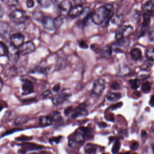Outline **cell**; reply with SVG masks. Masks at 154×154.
<instances>
[{
    "label": "cell",
    "instance_id": "obj_2",
    "mask_svg": "<svg viewBox=\"0 0 154 154\" xmlns=\"http://www.w3.org/2000/svg\"><path fill=\"white\" fill-rule=\"evenodd\" d=\"M10 17L11 21L17 24L25 23L29 19L26 12L20 9L14 10L11 13Z\"/></svg>",
    "mask_w": 154,
    "mask_h": 154
},
{
    "label": "cell",
    "instance_id": "obj_27",
    "mask_svg": "<svg viewBox=\"0 0 154 154\" xmlns=\"http://www.w3.org/2000/svg\"><path fill=\"white\" fill-rule=\"evenodd\" d=\"M128 82L130 84L131 89L132 90H137L139 87L140 82L139 79H132L129 80Z\"/></svg>",
    "mask_w": 154,
    "mask_h": 154
},
{
    "label": "cell",
    "instance_id": "obj_10",
    "mask_svg": "<svg viewBox=\"0 0 154 154\" xmlns=\"http://www.w3.org/2000/svg\"><path fill=\"white\" fill-rule=\"evenodd\" d=\"M84 9L82 5H75L72 7L71 9L68 11V16L72 18L80 17L83 13Z\"/></svg>",
    "mask_w": 154,
    "mask_h": 154
},
{
    "label": "cell",
    "instance_id": "obj_16",
    "mask_svg": "<svg viewBox=\"0 0 154 154\" xmlns=\"http://www.w3.org/2000/svg\"><path fill=\"white\" fill-rule=\"evenodd\" d=\"M53 119L50 116H42L39 118V124L42 127H47L52 124Z\"/></svg>",
    "mask_w": 154,
    "mask_h": 154
},
{
    "label": "cell",
    "instance_id": "obj_48",
    "mask_svg": "<svg viewBox=\"0 0 154 154\" xmlns=\"http://www.w3.org/2000/svg\"><path fill=\"white\" fill-rule=\"evenodd\" d=\"M121 105H122V103H118V104H116V107H114V106L113 105V106H112V107H110V109H111L112 110L115 109L119 108V107H121Z\"/></svg>",
    "mask_w": 154,
    "mask_h": 154
},
{
    "label": "cell",
    "instance_id": "obj_14",
    "mask_svg": "<svg viewBox=\"0 0 154 154\" xmlns=\"http://www.w3.org/2000/svg\"><path fill=\"white\" fill-rule=\"evenodd\" d=\"M144 13L152 17L154 14V4L151 0L146 2L143 6Z\"/></svg>",
    "mask_w": 154,
    "mask_h": 154
},
{
    "label": "cell",
    "instance_id": "obj_20",
    "mask_svg": "<svg viewBox=\"0 0 154 154\" xmlns=\"http://www.w3.org/2000/svg\"><path fill=\"white\" fill-rule=\"evenodd\" d=\"M72 7V2L69 0H63L59 5L60 9L64 12H68Z\"/></svg>",
    "mask_w": 154,
    "mask_h": 154
},
{
    "label": "cell",
    "instance_id": "obj_5",
    "mask_svg": "<svg viewBox=\"0 0 154 154\" xmlns=\"http://www.w3.org/2000/svg\"><path fill=\"white\" fill-rule=\"evenodd\" d=\"M85 141V137L82 132H75L72 138L69 140L70 147L75 148L77 146H82Z\"/></svg>",
    "mask_w": 154,
    "mask_h": 154
},
{
    "label": "cell",
    "instance_id": "obj_19",
    "mask_svg": "<svg viewBox=\"0 0 154 154\" xmlns=\"http://www.w3.org/2000/svg\"><path fill=\"white\" fill-rule=\"evenodd\" d=\"M66 17L63 15H60L54 19V25L56 29L61 27L66 20Z\"/></svg>",
    "mask_w": 154,
    "mask_h": 154
},
{
    "label": "cell",
    "instance_id": "obj_24",
    "mask_svg": "<svg viewBox=\"0 0 154 154\" xmlns=\"http://www.w3.org/2000/svg\"><path fill=\"white\" fill-rule=\"evenodd\" d=\"M88 10H87V8L85 9V12H86V14L85 16L82 19H81L80 21H79V25L81 26L84 27L86 25L87 22H88V20H89V18L91 17V13L89 11V8H88Z\"/></svg>",
    "mask_w": 154,
    "mask_h": 154
},
{
    "label": "cell",
    "instance_id": "obj_23",
    "mask_svg": "<svg viewBox=\"0 0 154 154\" xmlns=\"http://www.w3.org/2000/svg\"><path fill=\"white\" fill-rule=\"evenodd\" d=\"M97 145L89 143L85 147V152L86 154H95L97 151Z\"/></svg>",
    "mask_w": 154,
    "mask_h": 154
},
{
    "label": "cell",
    "instance_id": "obj_43",
    "mask_svg": "<svg viewBox=\"0 0 154 154\" xmlns=\"http://www.w3.org/2000/svg\"><path fill=\"white\" fill-rule=\"evenodd\" d=\"M72 110V107H69V108H66L64 111V114L67 116Z\"/></svg>",
    "mask_w": 154,
    "mask_h": 154
},
{
    "label": "cell",
    "instance_id": "obj_32",
    "mask_svg": "<svg viewBox=\"0 0 154 154\" xmlns=\"http://www.w3.org/2000/svg\"><path fill=\"white\" fill-rule=\"evenodd\" d=\"M41 7L44 8H48L50 7L52 4L51 0H38Z\"/></svg>",
    "mask_w": 154,
    "mask_h": 154
},
{
    "label": "cell",
    "instance_id": "obj_18",
    "mask_svg": "<svg viewBox=\"0 0 154 154\" xmlns=\"http://www.w3.org/2000/svg\"><path fill=\"white\" fill-rule=\"evenodd\" d=\"M130 55L132 59L135 61H138L142 58V53L139 48H133L131 51Z\"/></svg>",
    "mask_w": 154,
    "mask_h": 154
},
{
    "label": "cell",
    "instance_id": "obj_36",
    "mask_svg": "<svg viewBox=\"0 0 154 154\" xmlns=\"http://www.w3.org/2000/svg\"><path fill=\"white\" fill-rule=\"evenodd\" d=\"M42 96H43V98L45 99H51V98H53V94L51 91L47 90L43 93Z\"/></svg>",
    "mask_w": 154,
    "mask_h": 154
},
{
    "label": "cell",
    "instance_id": "obj_28",
    "mask_svg": "<svg viewBox=\"0 0 154 154\" xmlns=\"http://www.w3.org/2000/svg\"><path fill=\"white\" fill-rule=\"evenodd\" d=\"M151 84L149 82H145L141 87V91L144 93H149L151 91Z\"/></svg>",
    "mask_w": 154,
    "mask_h": 154
},
{
    "label": "cell",
    "instance_id": "obj_29",
    "mask_svg": "<svg viewBox=\"0 0 154 154\" xmlns=\"http://www.w3.org/2000/svg\"><path fill=\"white\" fill-rule=\"evenodd\" d=\"M2 2L7 6L16 7L18 5V0H1Z\"/></svg>",
    "mask_w": 154,
    "mask_h": 154
},
{
    "label": "cell",
    "instance_id": "obj_46",
    "mask_svg": "<svg viewBox=\"0 0 154 154\" xmlns=\"http://www.w3.org/2000/svg\"><path fill=\"white\" fill-rule=\"evenodd\" d=\"M60 89V86L59 85H54V87H53V90L54 92H57L59 91V90Z\"/></svg>",
    "mask_w": 154,
    "mask_h": 154
},
{
    "label": "cell",
    "instance_id": "obj_41",
    "mask_svg": "<svg viewBox=\"0 0 154 154\" xmlns=\"http://www.w3.org/2000/svg\"><path fill=\"white\" fill-rule=\"evenodd\" d=\"M79 46L82 48H88V45L84 41H81L79 42Z\"/></svg>",
    "mask_w": 154,
    "mask_h": 154
},
{
    "label": "cell",
    "instance_id": "obj_11",
    "mask_svg": "<svg viewBox=\"0 0 154 154\" xmlns=\"http://www.w3.org/2000/svg\"><path fill=\"white\" fill-rule=\"evenodd\" d=\"M88 112L85 109V104L82 103L75 110L71 116L72 119H75L80 117H85L88 115Z\"/></svg>",
    "mask_w": 154,
    "mask_h": 154
},
{
    "label": "cell",
    "instance_id": "obj_50",
    "mask_svg": "<svg viewBox=\"0 0 154 154\" xmlns=\"http://www.w3.org/2000/svg\"><path fill=\"white\" fill-rule=\"evenodd\" d=\"M141 137L143 138L146 137L147 133L145 131H142V132H141Z\"/></svg>",
    "mask_w": 154,
    "mask_h": 154
},
{
    "label": "cell",
    "instance_id": "obj_51",
    "mask_svg": "<svg viewBox=\"0 0 154 154\" xmlns=\"http://www.w3.org/2000/svg\"><path fill=\"white\" fill-rule=\"evenodd\" d=\"M3 87V82L1 78L0 77V91L2 90Z\"/></svg>",
    "mask_w": 154,
    "mask_h": 154
},
{
    "label": "cell",
    "instance_id": "obj_12",
    "mask_svg": "<svg viewBox=\"0 0 154 154\" xmlns=\"http://www.w3.org/2000/svg\"><path fill=\"white\" fill-rule=\"evenodd\" d=\"M70 96L71 94L66 93H61L53 97V103L56 105H60L66 101Z\"/></svg>",
    "mask_w": 154,
    "mask_h": 154
},
{
    "label": "cell",
    "instance_id": "obj_21",
    "mask_svg": "<svg viewBox=\"0 0 154 154\" xmlns=\"http://www.w3.org/2000/svg\"><path fill=\"white\" fill-rule=\"evenodd\" d=\"M122 97V94L120 93H109L106 95V98L109 101L112 102L117 101Z\"/></svg>",
    "mask_w": 154,
    "mask_h": 154
},
{
    "label": "cell",
    "instance_id": "obj_52",
    "mask_svg": "<svg viewBox=\"0 0 154 154\" xmlns=\"http://www.w3.org/2000/svg\"><path fill=\"white\" fill-rule=\"evenodd\" d=\"M73 1H75V0H73Z\"/></svg>",
    "mask_w": 154,
    "mask_h": 154
},
{
    "label": "cell",
    "instance_id": "obj_25",
    "mask_svg": "<svg viewBox=\"0 0 154 154\" xmlns=\"http://www.w3.org/2000/svg\"><path fill=\"white\" fill-rule=\"evenodd\" d=\"M9 54V48L3 42L0 41V57H8Z\"/></svg>",
    "mask_w": 154,
    "mask_h": 154
},
{
    "label": "cell",
    "instance_id": "obj_31",
    "mask_svg": "<svg viewBox=\"0 0 154 154\" xmlns=\"http://www.w3.org/2000/svg\"><path fill=\"white\" fill-rule=\"evenodd\" d=\"M120 146L121 144L119 140V139L116 140L115 143L112 146V153L116 154V153H118L120 148Z\"/></svg>",
    "mask_w": 154,
    "mask_h": 154
},
{
    "label": "cell",
    "instance_id": "obj_49",
    "mask_svg": "<svg viewBox=\"0 0 154 154\" xmlns=\"http://www.w3.org/2000/svg\"><path fill=\"white\" fill-rule=\"evenodd\" d=\"M98 125H99V127L101 128H105V127H106V126H107V125H106V123L103 122H100V123H99V124H98Z\"/></svg>",
    "mask_w": 154,
    "mask_h": 154
},
{
    "label": "cell",
    "instance_id": "obj_9",
    "mask_svg": "<svg viewBox=\"0 0 154 154\" xmlns=\"http://www.w3.org/2000/svg\"><path fill=\"white\" fill-rule=\"evenodd\" d=\"M40 20L43 27L46 30L53 31L56 29L54 25V19L52 18L47 16H44L42 17Z\"/></svg>",
    "mask_w": 154,
    "mask_h": 154
},
{
    "label": "cell",
    "instance_id": "obj_1",
    "mask_svg": "<svg viewBox=\"0 0 154 154\" xmlns=\"http://www.w3.org/2000/svg\"><path fill=\"white\" fill-rule=\"evenodd\" d=\"M113 7L107 5L100 7L91 15V19L94 23L97 25L106 26L113 16Z\"/></svg>",
    "mask_w": 154,
    "mask_h": 154
},
{
    "label": "cell",
    "instance_id": "obj_3",
    "mask_svg": "<svg viewBox=\"0 0 154 154\" xmlns=\"http://www.w3.org/2000/svg\"><path fill=\"white\" fill-rule=\"evenodd\" d=\"M133 31V28L131 26H120L116 31L115 38L117 40L126 39L129 36Z\"/></svg>",
    "mask_w": 154,
    "mask_h": 154
},
{
    "label": "cell",
    "instance_id": "obj_13",
    "mask_svg": "<svg viewBox=\"0 0 154 154\" xmlns=\"http://www.w3.org/2000/svg\"><path fill=\"white\" fill-rule=\"evenodd\" d=\"M126 39L117 40V42L112 45L111 48L116 53H122L126 47Z\"/></svg>",
    "mask_w": 154,
    "mask_h": 154
},
{
    "label": "cell",
    "instance_id": "obj_40",
    "mask_svg": "<svg viewBox=\"0 0 154 154\" xmlns=\"http://www.w3.org/2000/svg\"><path fill=\"white\" fill-rule=\"evenodd\" d=\"M62 138V137H56L52 138V139H51L50 140V141H51V142H55V143L58 144Z\"/></svg>",
    "mask_w": 154,
    "mask_h": 154
},
{
    "label": "cell",
    "instance_id": "obj_35",
    "mask_svg": "<svg viewBox=\"0 0 154 154\" xmlns=\"http://www.w3.org/2000/svg\"><path fill=\"white\" fill-rule=\"evenodd\" d=\"M130 72V70L129 68L126 66H122L120 70L121 74L122 75H127Z\"/></svg>",
    "mask_w": 154,
    "mask_h": 154
},
{
    "label": "cell",
    "instance_id": "obj_7",
    "mask_svg": "<svg viewBox=\"0 0 154 154\" xmlns=\"http://www.w3.org/2000/svg\"><path fill=\"white\" fill-rule=\"evenodd\" d=\"M25 36L21 33H16L11 35L10 37V41L11 45L15 48H18L24 42Z\"/></svg>",
    "mask_w": 154,
    "mask_h": 154
},
{
    "label": "cell",
    "instance_id": "obj_38",
    "mask_svg": "<svg viewBox=\"0 0 154 154\" xmlns=\"http://www.w3.org/2000/svg\"><path fill=\"white\" fill-rule=\"evenodd\" d=\"M111 88L114 90H119L121 88V85L118 82H114L112 84Z\"/></svg>",
    "mask_w": 154,
    "mask_h": 154
},
{
    "label": "cell",
    "instance_id": "obj_4",
    "mask_svg": "<svg viewBox=\"0 0 154 154\" xmlns=\"http://www.w3.org/2000/svg\"><path fill=\"white\" fill-rule=\"evenodd\" d=\"M35 48L34 42L31 41H27L24 42L17 48L18 52L20 55H27L35 52Z\"/></svg>",
    "mask_w": 154,
    "mask_h": 154
},
{
    "label": "cell",
    "instance_id": "obj_37",
    "mask_svg": "<svg viewBox=\"0 0 154 154\" xmlns=\"http://www.w3.org/2000/svg\"><path fill=\"white\" fill-rule=\"evenodd\" d=\"M148 38L151 42H153L154 39V26H152L150 28L148 32Z\"/></svg>",
    "mask_w": 154,
    "mask_h": 154
},
{
    "label": "cell",
    "instance_id": "obj_45",
    "mask_svg": "<svg viewBox=\"0 0 154 154\" xmlns=\"http://www.w3.org/2000/svg\"><path fill=\"white\" fill-rule=\"evenodd\" d=\"M4 14L5 12H4V9L1 5H0V18L4 16Z\"/></svg>",
    "mask_w": 154,
    "mask_h": 154
},
{
    "label": "cell",
    "instance_id": "obj_8",
    "mask_svg": "<svg viewBox=\"0 0 154 154\" xmlns=\"http://www.w3.org/2000/svg\"><path fill=\"white\" fill-rule=\"evenodd\" d=\"M22 83L23 95H28L34 92L35 88L33 82L26 78L22 79Z\"/></svg>",
    "mask_w": 154,
    "mask_h": 154
},
{
    "label": "cell",
    "instance_id": "obj_17",
    "mask_svg": "<svg viewBox=\"0 0 154 154\" xmlns=\"http://www.w3.org/2000/svg\"><path fill=\"white\" fill-rule=\"evenodd\" d=\"M112 49L111 47L109 46L103 47L102 49H100V55L101 57L103 58H108L111 57L112 54Z\"/></svg>",
    "mask_w": 154,
    "mask_h": 154
},
{
    "label": "cell",
    "instance_id": "obj_34",
    "mask_svg": "<svg viewBox=\"0 0 154 154\" xmlns=\"http://www.w3.org/2000/svg\"><path fill=\"white\" fill-rule=\"evenodd\" d=\"M151 66V62L149 60H146L144 61L141 66V69L143 70H146Z\"/></svg>",
    "mask_w": 154,
    "mask_h": 154
},
{
    "label": "cell",
    "instance_id": "obj_22",
    "mask_svg": "<svg viewBox=\"0 0 154 154\" xmlns=\"http://www.w3.org/2000/svg\"><path fill=\"white\" fill-rule=\"evenodd\" d=\"M29 120V118L26 115H21L16 118L14 122V124L16 126H20L26 123Z\"/></svg>",
    "mask_w": 154,
    "mask_h": 154
},
{
    "label": "cell",
    "instance_id": "obj_6",
    "mask_svg": "<svg viewBox=\"0 0 154 154\" xmlns=\"http://www.w3.org/2000/svg\"><path fill=\"white\" fill-rule=\"evenodd\" d=\"M106 81L103 79H99L94 82L92 92L96 96H100L104 91Z\"/></svg>",
    "mask_w": 154,
    "mask_h": 154
},
{
    "label": "cell",
    "instance_id": "obj_30",
    "mask_svg": "<svg viewBox=\"0 0 154 154\" xmlns=\"http://www.w3.org/2000/svg\"><path fill=\"white\" fill-rule=\"evenodd\" d=\"M79 130L84 134L85 136L89 137L91 136L93 133V130L91 129L87 128H82L79 129Z\"/></svg>",
    "mask_w": 154,
    "mask_h": 154
},
{
    "label": "cell",
    "instance_id": "obj_47",
    "mask_svg": "<svg viewBox=\"0 0 154 154\" xmlns=\"http://www.w3.org/2000/svg\"><path fill=\"white\" fill-rule=\"evenodd\" d=\"M154 95H152V96H151V99H150V101L149 102V105L152 107L154 106Z\"/></svg>",
    "mask_w": 154,
    "mask_h": 154
},
{
    "label": "cell",
    "instance_id": "obj_33",
    "mask_svg": "<svg viewBox=\"0 0 154 154\" xmlns=\"http://www.w3.org/2000/svg\"><path fill=\"white\" fill-rule=\"evenodd\" d=\"M49 71L48 67H43V66H38L35 68V71L36 72H38L39 73H43L45 74Z\"/></svg>",
    "mask_w": 154,
    "mask_h": 154
},
{
    "label": "cell",
    "instance_id": "obj_42",
    "mask_svg": "<svg viewBox=\"0 0 154 154\" xmlns=\"http://www.w3.org/2000/svg\"><path fill=\"white\" fill-rule=\"evenodd\" d=\"M139 144L137 142H135V143H132L131 146V148L132 150H136L138 147Z\"/></svg>",
    "mask_w": 154,
    "mask_h": 154
},
{
    "label": "cell",
    "instance_id": "obj_39",
    "mask_svg": "<svg viewBox=\"0 0 154 154\" xmlns=\"http://www.w3.org/2000/svg\"><path fill=\"white\" fill-rule=\"evenodd\" d=\"M26 4L28 8H31L35 6V2L34 0H26Z\"/></svg>",
    "mask_w": 154,
    "mask_h": 154
},
{
    "label": "cell",
    "instance_id": "obj_44",
    "mask_svg": "<svg viewBox=\"0 0 154 154\" xmlns=\"http://www.w3.org/2000/svg\"><path fill=\"white\" fill-rule=\"evenodd\" d=\"M6 107H7L6 103H5L4 102L0 101V112Z\"/></svg>",
    "mask_w": 154,
    "mask_h": 154
},
{
    "label": "cell",
    "instance_id": "obj_15",
    "mask_svg": "<svg viewBox=\"0 0 154 154\" xmlns=\"http://www.w3.org/2000/svg\"><path fill=\"white\" fill-rule=\"evenodd\" d=\"M150 18L151 17L147 14L144 13L143 15V23H142V27H141V35L145 34L146 29L149 26L150 22Z\"/></svg>",
    "mask_w": 154,
    "mask_h": 154
},
{
    "label": "cell",
    "instance_id": "obj_26",
    "mask_svg": "<svg viewBox=\"0 0 154 154\" xmlns=\"http://www.w3.org/2000/svg\"><path fill=\"white\" fill-rule=\"evenodd\" d=\"M146 55L148 60L153 62L154 60V48L149 47L147 48L146 52Z\"/></svg>",
    "mask_w": 154,
    "mask_h": 154
}]
</instances>
